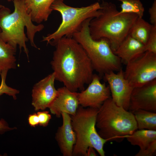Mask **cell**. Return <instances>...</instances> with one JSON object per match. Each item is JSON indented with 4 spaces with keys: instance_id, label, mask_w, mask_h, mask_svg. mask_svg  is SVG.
Segmentation results:
<instances>
[{
    "instance_id": "6da1fadb",
    "label": "cell",
    "mask_w": 156,
    "mask_h": 156,
    "mask_svg": "<svg viewBox=\"0 0 156 156\" xmlns=\"http://www.w3.org/2000/svg\"><path fill=\"white\" fill-rule=\"evenodd\" d=\"M55 46L51 64L55 80L72 91L83 90L94 74L92 64L85 51L72 37H64Z\"/></svg>"
},
{
    "instance_id": "7a4b0ae2",
    "label": "cell",
    "mask_w": 156,
    "mask_h": 156,
    "mask_svg": "<svg viewBox=\"0 0 156 156\" xmlns=\"http://www.w3.org/2000/svg\"><path fill=\"white\" fill-rule=\"evenodd\" d=\"M14 10L4 6L0 8V29L3 40L16 49L18 46L28 57L29 51L26 42L29 40L31 45L39 49L35 43L36 34L44 27L41 24L34 25L27 11L25 0H13Z\"/></svg>"
},
{
    "instance_id": "3957f363",
    "label": "cell",
    "mask_w": 156,
    "mask_h": 156,
    "mask_svg": "<svg viewBox=\"0 0 156 156\" xmlns=\"http://www.w3.org/2000/svg\"><path fill=\"white\" fill-rule=\"evenodd\" d=\"M100 4L101 14L90 21V35L94 40L107 39L114 51L129 34L138 17L132 13L118 14L116 5L111 2L103 0Z\"/></svg>"
},
{
    "instance_id": "277c9868",
    "label": "cell",
    "mask_w": 156,
    "mask_h": 156,
    "mask_svg": "<svg viewBox=\"0 0 156 156\" xmlns=\"http://www.w3.org/2000/svg\"><path fill=\"white\" fill-rule=\"evenodd\" d=\"M96 126L102 138L120 142L138 129L135 117L131 112L117 105L111 97L99 109Z\"/></svg>"
},
{
    "instance_id": "5b68a950",
    "label": "cell",
    "mask_w": 156,
    "mask_h": 156,
    "mask_svg": "<svg viewBox=\"0 0 156 156\" xmlns=\"http://www.w3.org/2000/svg\"><path fill=\"white\" fill-rule=\"evenodd\" d=\"M86 20L80 29L72 37L82 47L89 58L94 70L104 75L110 71H118L121 69V62L112 49L107 40L105 38L93 39L89 30L90 21Z\"/></svg>"
},
{
    "instance_id": "8992f818",
    "label": "cell",
    "mask_w": 156,
    "mask_h": 156,
    "mask_svg": "<svg viewBox=\"0 0 156 156\" xmlns=\"http://www.w3.org/2000/svg\"><path fill=\"white\" fill-rule=\"evenodd\" d=\"M98 110L99 109L80 106L75 114L70 116L72 125L76 137L73 156H86L89 147L93 148L100 156H105L103 147L108 141L102 138L96 129Z\"/></svg>"
},
{
    "instance_id": "52a82bcc",
    "label": "cell",
    "mask_w": 156,
    "mask_h": 156,
    "mask_svg": "<svg viewBox=\"0 0 156 156\" xmlns=\"http://www.w3.org/2000/svg\"><path fill=\"white\" fill-rule=\"evenodd\" d=\"M53 10L61 14L62 22L57 29L43 37L42 41L54 45L64 37H72L86 20L99 16L101 13L100 3L96 2L88 6L74 7L66 4L64 0H55L51 5Z\"/></svg>"
},
{
    "instance_id": "ba28073f",
    "label": "cell",
    "mask_w": 156,
    "mask_h": 156,
    "mask_svg": "<svg viewBox=\"0 0 156 156\" xmlns=\"http://www.w3.org/2000/svg\"><path fill=\"white\" fill-rule=\"evenodd\" d=\"M126 65L125 77L134 88L156 79V54L146 51Z\"/></svg>"
},
{
    "instance_id": "9c48e42d",
    "label": "cell",
    "mask_w": 156,
    "mask_h": 156,
    "mask_svg": "<svg viewBox=\"0 0 156 156\" xmlns=\"http://www.w3.org/2000/svg\"><path fill=\"white\" fill-rule=\"evenodd\" d=\"M108 82L113 101L118 105L129 110L130 97L134 88L124 77L121 68L117 73L110 71L104 74Z\"/></svg>"
},
{
    "instance_id": "30bf717a",
    "label": "cell",
    "mask_w": 156,
    "mask_h": 156,
    "mask_svg": "<svg viewBox=\"0 0 156 156\" xmlns=\"http://www.w3.org/2000/svg\"><path fill=\"white\" fill-rule=\"evenodd\" d=\"M89 84L86 89L78 93L79 104L84 107L99 109L105 101L111 97L109 87L102 83L99 77L94 74Z\"/></svg>"
},
{
    "instance_id": "8fae6325",
    "label": "cell",
    "mask_w": 156,
    "mask_h": 156,
    "mask_svg": "<svg viewBox=\"0 0 156 156\" xmlns=\"http://www.w3.org/2000/svg\"><path fill=\"white\" fill-rule=\"evenodd\" d=\"M139 109L156 112V79L134 88L129 110L132 112Z\"/></svg>"
},
{
    "instance_id": "7c38bea8",
    "label": "cell",
    "mask_w": 156,
    "mask_h": 156,
    "mask_svg": "<svg viewBox=\"0 0 156 156\" xmlns=\"http://www.w3.org/2000/svg\"><path fill=\"white\" fill-rule=\"evenodd\" d=\"M55 80L53 72L34 86L32 91V104L36 110L49 108L54 100L57 92L54 85Z\"/></svg>"
},
{
    "instance_id": "4fadbf2b",
    "label": "cell",
    "mask_w": 156,
    "mask_h": 156,
    "mask_svg": "<svg viewBox=\"0 0 156 156\" xmlns=\"http://www.w3.org/2000/svg\"><path fill=\"white\" fill-rule=\"evenodd\" d=\"M57 90L55 99L48 108L51 113L58 118L63 112L70 116L75 115L79 105L78 92L72 91L64 86Z\"/></svg>"
},
{
    "instance_id": "5bb4252c",
    "label": "cell",
    "mask_w": 156,
    "mask_h": 156,
    "mask_svg": "<svg viewBox=\"0 0 156 156\" xmlns=\"http://www.w3.org/2000/svg\"><path fill=\"white\" fill-rule=\"evenodd\" d=\"M63 122L56 134L55 138L63 156H72L76 137L71 123L70 115L66 113L61 114Z\"/></svg>"
},
{
    "instance_id": "9a60e30c",
    "label": "cell",
    "mask_w": 156,
    "mask_h": 156,
    "mask_svg": "<svg viewBox=\"0 0 156 156\" xmlns=\"http://www.w3.org/2000/svg\"><path fill=\"white\" fill-rule=\"evenodd\" d=\"M145 51L144 45L129 34L113 52L126 65Z\"/></svg>"
},
{
    "instance_id": "2e32d148",
    "label": "cell",
    "mask_w": 156,
    "mask_h": 156,
    "mask_svg": "<svg viewBox=\"0 0 156 156\" xmlns=\"http://www.w3.org/2000/svg\"><path fill=\"white\" fill-rule=\"evenodd\" d=\"M55 0H25L27 11L32 21L40 24L47 21L53 11L51 5Z\"/></svg>"
},
{
    "instance_id": "e0dca14e",
    "label": "cell",
    "mask_w": 156,
    "mask_h": 156,
    "mask_svg": "<svg viewBox=\"0 0 156 156\" xmlns=\"http://www.w3.org/2000/svg\"><path fill=\"white\" fill-rule=\"evenodd\" d=\"M0 29V75L4 71L16 67V49L5 42L1 35Z\"/></svg>"
},
{
    "instance_id": "ac0fdd59",
    "label": "cell",
    "mask_w": 156,
    "mask_h": 156,
    "mask_svg": "<svg viewBox=\"0 0 156 156\" xmlns=\"http://www.w3.org/2000/svg\"><path fill=\"white\" fill-rule=\"evenodd\" d=\"M126 138L131 145L138 146L140 150H143L156 140V130L138 129Z\"/></svg>"
},
{
    "instance_id": "d6986e66",
    "label": "cell",
    "mask_w": 156,
    "mask_h": 156,
    "mask_svg": "<svg viewBox=\"0 0 156 156\" xmlns=\"http://www.w3.org/2000/svg\"><path fill=\"white\" fill-rule=\"evenodd\" d=\"M153 26L142 18L138 17L130 29L129 35L145 45Z\"/></svg>"
},
{
    "instance_id": "ffe728a7",
    "label": "cell",
    "mask_w": 156,
    "mask_h": 156,
    "mask_svg": "<svg viewBox=\"0 0 156 156\" xmlns=\"http://www.w3.org/2000/svg\"><path fill=\"white\" fill-rule=\"evenodd\" d=\"M132 113L136 121L138 129L156 130V112L139 109Z\"/></svg>"
},
{
    "instance_id": "44dd1931",
    "label": "cell",
    "mask_w": 156,
    "mask_h": 156,
    "mask_svg": "<svg viewBox=\"0 0 156 156\" xmlns=\"http://www.w3.org/2000/svg\"><path fill=\"white\" fill-rule=\"evenodd\" d=\"M8 71L5 70L0 74L1 82L0 85V96L5 94L12 96L14 99H16V95L19 92L18 90L8 86L6 83V79ZM13 129L10 128L5 121L3 119L0 120V133Z\"/></svg>"
},
{
    "instance_id": "7402d4cb",
    "label": "cell",
    "mask_w": 156,
    "mask_h": 156,
    "mask_svg": "<svg viewBox=\"0 0 156 156\" xmlns=\"http://www.w3.org/2000/svg\"><path fill=\"white\" fill-rule=\"evenodd\" d=\"M120 1L121 10L118 14L132 13L138 17L142 18L144 11L143 5L140 0H117Z\"/></svg>"
},
{
    "instance_id": "603a6c76",
    "label": "cell",
    "mask_w": 156,
    "mask_h": 156,
    "mask_svg": "<svg viewBox=\"0 0 156 156\" xmlns=\"http://www.w3.org/2000/svg\"><path fill=\"white\" fill-rule=\"evenodd\" d=\"M144 46L146 51L156 54V26H153Z\"/></svg>"
},
{
    "instance_id": "cb8c5ba5",
    "label": "cell",
    "mask_w": 156,
    "mask_h": 156,
    "mask_svg": "<svg viewBox=\"0 0 156 156\" xmlns=\"http://www.w3.org/2000/svg\"><path fill=\"white\" fill-rule=\"evenodd\" d=\"M156 140L152 142L146 148L140 150L135 156H153L156 155Z\"/></svg>"
},
{
    "instance_id": "d4e9b609",
    "label": "cell",
    "mask_w": 156,
    "mask_h": 156,
    "mask_svg": "<svg viewBox=\"0 0 156 156\" xmlns=\"http://www.w3.org/2000/svg\"><path fill=\"white\" fill-rule=\"evenodd\" d=\"M39 125L43 127L47 126L51 118V116L47 111L39 112L37 113Z\"/></svg>"
},
{
    "instance_id": "484cf974",
    "label": "cell",
    "mask_w": 156,
    "mask_h": 156,
    "mask_svg": "<svg viewBox=\"0 0 156 156\" xmlns=\"http://www.w3.org/2000/svg\"><path fill=\"white\" fill-rule=\"evenodd\" d=\"M151 25L156 26V0H154L151 7L148 10Z\"/></svg>"
},
{
    "instance_id": "4316f807",
    "label": "cell",
    "mask_w": 156,
    "mask_h": 156,
    "mask_svg": "<svg viewBox=\"0 0 156 156\" xmlns=\"http://www.w3.org/2000/svg\"><path fill=\"white\" fill-rule=\"evenodd\" d=\"M28 120L29 123L31 126L35 127L39 125V120L37 114H34L29 115Z\"/></svg>"
},
{
    "instance_id": "83f0119b",
    "label": "cell",
    "mask_w": 156,
    "mask_h": 156,
    "mask_svg": "<svg viewBox=\"0 0 156 156\" xmlns=\"http://www.w3.org/2000/svg\"><path fill=\"white\" fill-rule=\"evenodd\" d=\"M96 154L95 153L94 149L91 147H89L87 149L86 156H96Z\"/></svg>"
},
{
    "instance_id": "f1b7e54d",
    "label": "cell",
    "mask_w": 156,
    "mask_h": 156,
    "mask_svg": "<svg viewBox=\"0 0 156 156\" xmlns=\"http://www.w3.org/2000/svg\"><path fill=\"white\" fill-rule=\"evenodd\" d=\"M4 6L0 4V8L3 7Z\"/></svg>"
},
{
    "instance_id": "f546056e",
    "label": "cell",
    "mask_w": 156,
    "mask_h": 156,
    "mask_svg": "<svg viewBox=\"0 0 156 156\" xmlns=\"http://www.w3.org/2000/svg\"><path fill=\"white\" fill-rule=\"evenodd\" d=\"M8 1H12L13 0H7Z\"/></svg>"
}]
</instances>
